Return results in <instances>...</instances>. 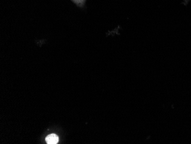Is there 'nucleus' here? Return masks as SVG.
Instances as JSON below:
<instances>
[{"mask_svg": "<svg viewBox=\"0 0 191 144\" xmlns=\"http://www.w3.org/2000/svg\"><path fill=\"white\" fill-rule=\"evenodd\" d=\"M59 140V137L55 134H51L50 135H48L45 138L46 143L48 144H57L58 143Z\"/></svg>", "mask_w": 191, "mask_h": 144, "instance_id": "f257e3e1", "label": "nucleus"}]
</instances>
